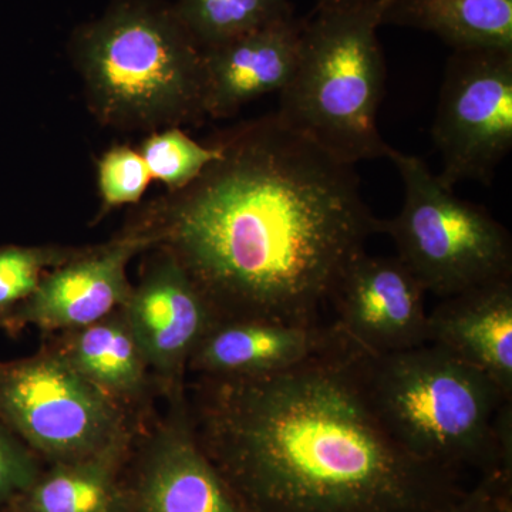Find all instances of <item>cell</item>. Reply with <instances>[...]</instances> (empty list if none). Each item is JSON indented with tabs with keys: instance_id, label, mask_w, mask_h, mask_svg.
<instances>
[{
	"instance_id": "52a82bcc",
	"label": "cell",
	"mask_w": 512,
	"mask_h": 512,
	"mask_svg": "<svg viewBox=\"0 0 512 512\" xmlns=\"http://www.w3.org/2000/svg\"><path fill=\"white\" fill-rule=\"evenodd\" d=\"M0 420L45 464L96 456L133 439L143 423L49 343L32 356L0 362Z\"/></svg>"
},
{
	"instance_id": "5b68a950",
	"label": "cell",
	"mask_w": 512,
	"mask_h": 512,
	"mask_svg": "<svg viewBox=\"0 0 512 512\" xmlns=\"http://www.w3.org/2000/svg\"><path fill=\"white\" fill-rule=\"evenodd\" d=\"M389 0L318 2L303 20L301 56L279 93V117L343 163L389 158L377 113L386 63L377 30Z\"/></svg>"
},
{
	"instance_id": "ba28073f",
	"label": "cell",
	"mask_w": 512,
	"mask_h": 512,
	"mask_svg": "<svg viewBox=\"0 0 512 512\" xmlns=\"http://www.w3.org/2000/svg\"><path fill=\"white\" fill-rule=\"evenodd\" d=\"M441 183L490 185L512 150V52H454L433 123Z\"/></svg>"
},
{
	"instance_id": "5bb4252c",
	"label": "cell",
	"mask_w": 512,
	"mask_h": 512,
	"mask_svg": "<svg viewBox=\"0 0 512 512\" xmlns=\"http://www.w3.org/2000/svg\"><path fill=\"white\" fill-rule=\"evenodd\" d=\"M303 20L289 18L202 50L205 113L227 119L266 94L281 93L298 67Z\"/></svg>"
},
{
	"instance_id": "8fae6325",
	"label": "cell",
	"mask_w": 512,
	"mask_h": 512,
	"mask_svg": "<svg viewBox=\"0 0 512 512\" xmlns=\"http://www.w3.org/2000/svg\"><path fill=\"white\" fill-rule=\"evenodd\" d=\"M151 248L144 235L128 227L106 244L79 248L43 276L35 292L3 320L0 329L15 336L32 326L50 336L99 322L123 308L133 289L128 265Z\"/></svg>"
},
{
	"instance_id": "ac0fdd59",
	"label": "cell",
	"mask_w": 512,
	"mask_h": 512,
	"mask_svg": "<svg viewBox=\"0 0 512 512\" xmlns=\"http://www.w3.org/2000/svg\"><path fill=\"white\" fill-rule=\"evenodd\" d=\"M382 25L434 33L454 52H512V0H389Z\"/></svg>"
},
{
	"instance_id": "e0dca14e",
	"label": "cell",
	"mask_w": 512,
	"mask_h": 512,
	"mask_svg": "<svg viewBox=\"0 0 512 512\" xmlns=\"http://www.w3.org/2000/svg\"><path fill=\"white\" fill-rule=\"evenodd\" d=\"M134 437L96 456L46 464L35 483L10 503V510L127 512L124 468Z\"/></svg>"
},
{
	"instance_id": "7a4b0ae2",
	"label": "cell",
	"mask_w": 512,
	"mask_h": 512,
	"mask_svg": "<svg viewBox=\"0 0 512 512\" xmlns=\"http://www.w3.org/2000/svg\"><path fill=\"white\" fill-rule=\"evenodd\" d=\"M359 350L187 383L195 436L248 512H439L460 473L413 457L367 399Z\"/></svg>"
},
{
	"instance_id": "4fadbf2b",
	"label": "cell",
	"mask_w": 512,
	"mask_h": 512,
	"mask_svg": "<svg viewBox=\"0 0 512 512\" xmlns=\"http://www.w3.org/2000/svg\"><path fill=\"white\" fill-rule=\"evenodd\" d=\"M350 348L335 322L295 325L274 320H218L192 353L188 375H274Z\"/></svg>"
},
{
	"instance_id": "603a6c76",
	"label": "cell",
	"mask_w": 512,
	"mask_h": 512,
	"mask_svg": "<svg viewBox=\"0 0 512 512\" xmlns=\"http://www.w3.org/2000/svg\"><path fill=\"white\" fill-rule=\"evenodd\" d=\"M46 464L0 420V507H8L35 483Z\"/></svg>"
},
{
	"instance_id": "8992f818",
	"label": "cell",
	"mask_w": 512,
	"mask_h": 512,
	"mask_svg": "<svg viewBox=\"0 0 512 512\" xmlns=\"http://www.w3.org/2000/svg\"><path fill=\"white\" fill-rule=\"evenodd\" d=\"M387 160L403 183L402 210L382 220L397 256L440 299L512 278V239L483 205L458 198L420 157L393 148Z\"/></svg>"
},
{
	"instance_id": "cb8c5ba5",
	"label": "cell",
	"mask_w": 512,
	"mask_h": 512,
	"mask_svg": "<svg viewBox=\"0 0 512 512\" xmlns=\"http://www.w3.org/2000/svg\"><path fill=\"white\" fill-rule=\"evenodd\" d=\"M512 500V480L504 476H481L456 503L439 512H494Z\"/></svg>"
},
{
	"instance_id": "7402d4cb",
	"label": "cell",
	"mask_w": 512,
	"mask_h": 512,
	"mask_svg": "<svg viewBox=\"0 0 512 512\" xmlns=\"http://www.w3.org/2000/svg\"><path fill=\"white\" fill-rule=\"evenodd\" d=\"M150 171L140 151L114 146L97 163V187L101 201L99 217L124 205H136L150 185Z\"/></svg>"
},
{
	"instance_id": "4316f807",
	"label": "cell",
	"mask_w": 512,
	"mask_h": 512,
	"mask_svg": "<svg viewBox=\"0 0 512 512\" xmlns=\"http://www.w3.org/2000/svg\"><path fill=\"white\" fill-rule=\"evenodd\" d=\"M319 2H346V0H319Z\"/></svg>"
},
{
	"instance_id": "30bf717a",
	"label": "cell",
	"mask_w": 512,
	"mask_h": 512,
	"mask_svg": "<svg viewBox=\"0 0 512 512\" xmlns=\"http://www.w3.org/2000/svg\"><path fill=\"white\" fill-rule=\"evenodd\" d=\"M150 251L121 311L146 356L158 393L168 399L185 392L192 353L218 318L173 256L160 248Z\"/></svg>"
},
{
	"instance_id": "44dd1931",
	"label": "cell",
	"mask_w": 512,
	"mask_h": 512,
	"mask_svg": "<svg viewBox=\"0 0 512 512\" xmlns=\"http://www.w3.org/2000/svg\"><path fill=\"white\" fill-rule=\"evenodd\" d=\"M79 248L62 245H3L0 247V325L35 292L43 276Z\"/></svg>"
},
{
	"instance_id": "d6986e66",
	"label": "cell",
	"mask_w": 512,
	"mask_h": 512,
	"mask_svg": "<svg viewBox=\"0 0 512 512\" xmlns=\"http://www.w3.org/2000/svg\"><path fill=\"white\" fill-rule=\"evenodd\" d=\"M174 12L201 50L295 15L291 0H178Z\"/></svg>"
},
{
	"instance_id": "484cf974",
	"label": "cell",
	"mask_w": 512,
	"mask_h": 512,
	"mask_svg": "<svg viewBox=\"0 0 512 512\" xmlns=\"http://www.w3.org/2000/svg\"><path fill=\"white\" fill-rule=\"evenodd\" d=\"M0 512H12V510H10V507L8 505V507H0Z\"/></svg>"
},
{
	"instance_id": "277c9868",
	"label": "cell",
	"mask_w": 512,
	"mask_h": 512,
	"mask_svg": "<svg viewBox=\"0 0 512 512\" xmlns=\"http://www.w3.org/2000/svg\"><path fill=\"white\" fill-rule=\"evenodd\" d=\"M72 55L103 126L153 133L207 117L204 56L174 8L119 0L77 30Z\"/></svg>"
},
{
	"instance_id": "2e32d148",
	"label": "cell",
	"mask_w": 512,
	"mask_h": 512,
	"mask_svg": "<svg viewBox=\"0 0 512 512\" xmlns=\"http://www.w3.org/2000/svg\"><path fill=\"white\" fill-rule=\"evenodd\" d=\"M87 382L109 396L128 413L144 420L160 396L123 311L84 326L47 336V342Z\"/></svg>"
},
{
	"instance_id": "d4e9b609",
	"label": "cell",
	"mask_w": 512,
	"mask_h": 512,
	"mask_svg": "<svg viewBox=\"0 0 512 512\" xmlns=\"http://www.w3.org/2000/svg\"><path fill=\"white\" fill-rule=\"evenodd\" d=\"M494 512H512V500L507 501V503H504L501 505L498 510H495Z\"/></svg>"
},
{
	"instance_id": "9a60e30c",
	"label": "cell",
	"mask_w": 512,
	"mask_h": 512,
	"mask_svg": "<svg viewBox=\"0 0 512 512\" xmlns=\"http://www.w3.org/2000/svg\"><path fill=\"white\" fill-rule=\"evenodd\" d=\"M427 339L512 400V278L441 299L427 316Z\"/></svg>"
},
{
	"instance_id": "7c38bea8",
	"label": "cell",
	"mask_w": 512,
	"mask_h": 512,
	"mask_svg": "<svg viewBox=\"0 0 512 512\" xmlns=\"http://www.w3.org/2000/svg\"><path fill=\"white\" fill-rule=\"evenodd\" d=\"M426 289L399 256L357 255L330 303L350 345L379 356L427 345Z\"/></svg>"
},
{
	"instance_id": "6da1fadb",
	"label": "cell",
	"mask_w": 512,
	"mask_h": 512,
	"mask_svg": "<svg viewBox=\"0 0 512 512\" xmlns=\"http://www.w3.org/2000/svg\"><path fill=\"white\" fill-rule=\"evenodd\" d=\"M215 141V163L127 227L183 266L218 320L320 323L343 271L380 234L356 165L276 111Z\"/></svg>"
},
{
	"instance_id": "3957f363",
	"label": "cell",
	"mask_w": 512,
	"mask_h": 512,
	"mask_svg": "<svg viewBox=\"0 0 512 512\" xmlns=\"http://www.w3.org/2000/svg\"><path fill=\"white\" fill-rule=\"evenodd\" d=\"M377 419L413 457L512 480V400L474 367L427 345L357 355Z\"/></svg>"
},
{
	"instance_id": "ffe728a7",
	"label": "cell",
	"mask_w": 512,
	"mask_h": 512,
	"mask_svg": "<svg viewBox=\"0 0 512 512\" xmlns=\"http://www.w3.org/2000/svg\"><path fill=\"white\" fill-rule=\"evenodd\" d=\"M153 180L160 181L167 192L183 190L222 154L218 141L201 144L180 127L153 131L138 148Z\"/></svg>"
},
{
	"instance_id": "9c48e42d",
	"label": "cell",
	"mask_w": 512,
	"mask_h": 512,
	"mask_svg": "<svg viewBox=\"0 0 512 512\" xmlns=\"http://www.w3.org/2000/svg\"><path fill=\"white\" fill-rule=\"evenodd\" d=\"M138 427L124 468L127 512H248L195 436L187 394Z\"/></svg>"
}]
</instances>
